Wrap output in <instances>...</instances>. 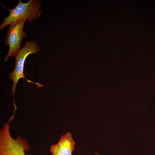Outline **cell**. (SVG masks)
<instances>
[{
    "label": "cell",
    "mask_w": 155,
    "mask_h": 155,
    "mask_svg": "<svg viewBox=\"0 0 155 155\" xmlns=\"http://www.w3.org/2000/svg\"><path fill=\"white\" fill-rule=\"evenodd\" d=\"M94 155H99L97 153H96Z\"/></svg>",
    "instance_id": "7"
},
{
    "label": "cell",
    "mask_w": 155,
    "mask_h": 155,
    "mask_svg": "<svg viewBox=\"0 0 155 155\" xmlns=\"http://www.w3.org/2000/svg\"><path fill=\"white\" fill-rule=\"evenodd\" d=\"M40 47L37 44V42L32 40L27 41L24 46L19 51L15 57V68L14 70L10 73L8 77L13 82L12 89L13 96V103L14 109H16L17 106L15 104L14 96L16 92V86L19 79L23 78L27 80L28 82L34 83L37 86V88H41L44 86L38 82H35L26 78L24 74V68L25 59L29 55L35 54L40 50Z\"/></svg>",
    "instance_id": "2"
},
{
    "label": "cell",
    "mask_w": 155,
    "mask_h": 155,
    "mask_svg": "<svg viewBox=\"0 0 155 155\" xmlns=\"http://www.w3.org/2000/svg\"><path fill=\"white\" fill-rule=\"evenodd\" d=\"M41 6L40 1L30 0L24 3L19 0L17 5L13 9H6L9 11V14L7 17H4V21L0 26V30L21 19H25L32 23L40 18L42 11L40 10Z\"/></svg>",
    "instance_id": "1"
},
{
    "label": "cell",
    "mask_w": 155,
    "mask_h": 155,
    "mask_svg": "<svg viewBox=\"0 0 155 155\" xmlns=\"http://www.w3.org/2000/svg\"><path fill=\"white\" fill-rule=\"evenodd\" d=\"M29 150L26 140L20 136L14 139L10 133L9 123H5L0 129V155H27L26 152Z\"/></svg>",
    "instance_id": "3"
},
{
    "label": "cell",
    "mask_w": 155,
    "mask_h": 155,
    "mask_svg": "<svg viewBox=\"0 0 155 155\" xmlns=\"http://www.w3.org/2000/svg\"><path fill=\"white\" fill-rule=\"evenodd\" d=\"M25 19H21L10 24L6 32L5 44L9 46L7 55L4 58L7 61L9 58L13 56H16L21 50L20 43L23 38L26 36L23 31Z\"/></svg>",
    "instance_id": "4"
},
{
    "label": "cell",
    "mask_w": 155,
    "mask_h": 155,
    "mask_svg": "<svg viewBox=\"0 0 155 155\" xmlns=\"http://www.w3.org/2000/svg\"><path fill=\"white\" fill-rule=\"evenodd\" d=\"M50 151L52 155H66L61 152L56 144L52 145Z\"/></svg>",
    "instance_id": "6"
},
{
    "label": "cell",
    "mask_w": 155,
    "mask_h": 155,
    "mask_svg": "<svg viewBox=\"0 0 155 155\" xmlns=\"http://www.w3.org/2000/svg\"><path fill=\"white\" fill-rule=\"evenodd\" d=\"M60 150L66 155H72L75 143L71 133L68 132L63 135L56 144Z\"/></svg>",
    "instance_id": "5"
}]
</instances>
